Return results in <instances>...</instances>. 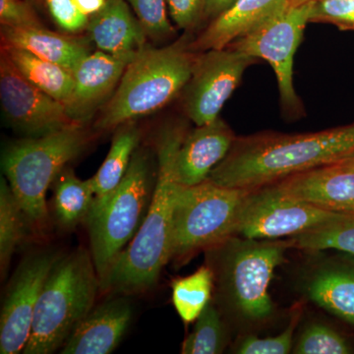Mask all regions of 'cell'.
Listing matches in <instances>:
<instances>
[{"mask_svg": "<svg viewBox=\"0 0 354 354\" xmlns=\"http://www.w3.org/2000/svg\"><path fill=\"white\" fill-rule=\"evenodd\" d=\"M337 215L286 194L277 183L251 189L242 207L236 235L251 239L295 236Z\"/></svg>", "mask_w": 354, "mask_h": 354, "instance_id": "10", "label": "cell"}, {"mask_svg": "<svg viewBox=\"0 0 354 354\" xmlns=\"http://www.w3.org/2000/svg\"><path fill=\"white\" fill-rule=\"evenodd\" d=\"M353 155L354 123L304 134L258 133L235 138L208 179L225 187L255 189Z\"/></svg>", "mask_w": 354, "mask_h": 354, "instance_id": "1", "label": "cell"}, {"mask_svg": "<svg viewBox=\"0 0 354 354\" xmlns=\"http://www.w3.org/2000/svg\"><path fill=\"white\" fill-rule=\"evenodd\" d=\"M335 165H341V167H346V169H354V155L351 156V157L344 158V160L337 162Z\"/></svg>", "mask_w": 354, "mask_h": 354, "instance_id": "38", "label": "cell"}, {"mask_svg": "<svg viewBox=\"0 0 354 354\" xmlns=\"http://www.w3.org/2000/svg\"><path fill=\"white\" fill-rule=\"evenodd\" d=\"M51 17L64 31L80 32L87 28L88 17L77 8L73 0H46Z\"/></svg>", "mask_w": 354, "mask_h": 354, "instance_id": "33", "label": "cell"}, {"mask_svg": "<svg viewBox=\"0 0 354 354\" xmlns=\"http://www.w3.org/2000/svg\"><path fill=\"white\" fill-rule=\"evenodd\" d=\"M236 137L220 118L186 133L176 158L177 180L184 186H194L209 178L220 164Z\"/></svg>", "mask_w": 354, "mask_h": 354, "instance_id": "17", "label": "cell"}, {"mask_svg": "<svg viewBox=\"0 0 354 354\" xmlns=\"http://www.w3.org/2000/svg\"><path fill=\"white\" fill-rule=\"evenodd\" d=\"M53 185V206L58 223L66 230H72L86 221L95 199L91 179L82 180L65 167Z\"/></svg>", "mask_w": 354, "mask_h": 354, "instance_id": "24", "label": "cell"}, {"mask_svg": "<svg viewBox=\"0 0 354 354\" xmlns=\"http://www.w3.org/2000/svg\"><path fill=\"white\" fill-rule=\"evenodd\" d=\"M59 254L43 250L30 254L18 266L0 313V353H23L31 335L35 309L46 278Z\"/></svg>", "mask_w": 354, "mask_h": 354, "instance_id": "13", "label": "cell"}, {"mask_svg": "<svg viewBox=\"0 0 354 354\" xmlns=\"http://www.w3.org/2000/svg\"><path fill=\"white\" fill-rule=\"evenodd\" d=\"M147 37L164 39L174 36V29L167 16V0H127Z\"/></svg>", "mask_w": 354, "mask_h": 354, "instance_id": "30", "label": "cell"}, {"mask_svg": "<svg viewBox=\"0 0 354 354\" xmlns=\"http://www.w3.org/2000/svg\"><path fill=\"white\" fill-rule=\"evenodd\" d=\"M125 297L113 298L91 310L69 335L62 354H109L118 348L132 320Z\"/></svg>", "mask_w": 354, "mask_h": 354, "instance_id": "18", "label": "cell"}, {"mask_svg": "<svg viewBox=\"0 0 354 354\" xmlns=\"http://www.w3.org/2000/svg\"><path fill=\"white\" fill-rule=\"evenodd\" d=\"M91 139L92 135L83 124H76L7 147L2 169L30 223L44 227L48 218V188L66 165L85 151Z\"/></svg>", "mask_w": 354, "mask_h": 354, "instance_id": "6", "label": "cell"}, {"mask_svg": "<svg viewBox=\"0 0 354 354\" xmlns=\"http://www.w3.org/2000/svg\"><path fill=\"white\" fill-rule=\"evenodd\" d=\"M310 22L329 23L339 30H354V0H314Z\"/></svg>", "mask_w": 354, "mask_h": 354, "instance_id": "32", "label": "cell"}, {"mask_svg": "<svg viewBox=\"0 0 354 354\" xmlns=\"http://www.w3.org/2000/svg\"><path fill=\"white\" fill-rule=\"evenodd\" d=\"M214 286L213 272L207 264L190 276L172 281V302L185 325L195 322L211 301Z\"/></svg>", "mask_w": 354, "mask_h": 354, "instance_id": "26", "label": "cell"}, {"mask_svg": "<svg viewBox=\"0 0 354 354\" xmlns=\"http://www.w3.org/2000/svg\"><path fill=\"white\" fill-rule=\"evenodd\" d=\"M151 198L150 162L148 155L137 149L120 185L104 202L92 206L86 220L101 290L114 263L138 232Z\"/></svg>", "mask_w": 354, "mask_h": 354, "instance_id": "7", "label": "cell"}, {"mask_svg": "<svg viewBox=\"0 0 354 354\" xmlns=\"http://www.w3.org/2000/svg\"><path fill=\"white\" fill-rule=\"evenodd\" d=\"M301 316V309L293 314L286 330L276 337L260 339L254 335H247L234 348V353L239 354H286L293 349L295 332Z\"/></svg>", "mask_w": 354, "mask_h": 354, "instance_id": "31", "label": "cell"}, {"mask_svg": "<svg viewBox=\"0 0 354 354\" xmlns=\"http://www.w3.org/2000/svg\"><path fill=\"white\" fill-rule=\"evenodd\" d=\"M86 31L97 50L131 60L147 46V35L125 0H108L91 16Z\"/></svg>", "mask_w": 354, "mask_h": 354, "instance_id": "20", "label": "cell"}, {"mask_svg": "<svg viewBox=\"0 0 354 354\" xmlns=\"http://www.w3.org/2000/svg\"><path fill=\"white\" fill-rule=\"evenodd\" d=\"M130 60L104 51L91 53L73 70L74 86L65 104L72 120L84 124L113 97Z\"/></svg>", "mask_w": 354, "mask_h": 354, "instance_id": "15", "label": "cell"}, {"mask_svg": "<svg viewBox=\"0 0 354 354\" xmlns=\"http://www.w3.org/2000/svg\"><path fill=\"white\" fill-rule=\"evenodd\" d=\"M185 135V128L179 124L169 125L158 134L157 180L150 205L134 239L114 263L102 291L144 292L157 283L171 261L172 216L183 185L177 180L176 158Z\"/></svg>", "mask_w": 354, "mask_h": 354, "instance_id": "2", "label": "cell"}, {"mask_svg": "<svg viewBox=\"0 0 354 354\" xmlns=\"http://www.w3.org/2000/svg\"><path fill=\"white\" fill-rule=\"evenodd\" d=\"M169 14L179 29L191 31L205 19L206 0H167Z\"/></svg>", "mask_w": 354, "mask_h": 354, "instance_id": "34", "label": "cell"}, {"mask_svg": "<svg viewBox=\"0 0 354 354\" xmlns=\"http://www.w3.org/2000/svg\"><path fill=\"white\" fill-rule=\"evenodd\" d=\"M0 100L6 120L28 138L80 124L69 118L62 102L30 83L2 51Z\"/></svg>", "mask_w": 354, "mask_h": 354, "instance_id": "12", "label": "cell"}, {"mask_svg": "<svg viewBox=\"0 0 354 354\" xmlns=\"http://www.w3.org/2000/svg\"><path fill=\"white\" fill-rule=\"evenodd\" d=\"M101 281L92 254L79 247L60 255L43 286L23 353L50 354L62 349L94 306Z\"/></svg>", "mask_w": 354, "mask_h": 354, "instance_id": "5", "label": "cell"}, {"mask_svg": "<svg viewBox=\"0 0 354 354\" xmlns=\"http://www.w3.org/2000/svg\"><path fill=\"white\" fill-rule=\"evenodd\" d=\"M227 339L225 318L211 300L195 321L192 333L184 339L181 353H221L227 346Z\"/></svg>", "mask_w": 354, "mask_h": 354, "instance_id": "28", "label": "cell"}, {"mask_svg": "<svg viewBox=\"0 0 354 354\" xmlns=\"http://www.w3.org/2000/svg\"><path fill=\"white\" fill-rule=\"evenodd\" d=\"M291 1H293V2H305V1H309V0H291Z\"/></svg>", "mask_w": 354, "mask_h": 354, "instance_id": "39", "label": "cell"}, {"mask_svg": "<svg viewBox=\"0 0 354 354\" xmlns=\"http://www.w3.org/2000/svg\"><path fill=\"white\" fill-rule=\"evenodd\" d=\"M339 252L307 263L299 290L317 306L354 325V254Z\"/></svg>", "mask_w": 354, "mask_h": 354, "instance_id": "14", "label": "cell"}, {"mask_svg": "<svg viewBox=\"0 0 354 354\" xmlns=\"http://www.w3.org/2000/svg\"><path fill=\"white\" fill-rule=\"evenodd\" d=\"M295 248L292 239H251L234 235L205 251L223 318L243 329L270 322L276 306L269 293L274 270Z\"/></svg>", "mask_w": 354, "mask_h": 354, "instance_id": "3", "label": "cell"}, {"mask_svg": "<svg viewBox=\"0 0 354 354\" xmlns=\"http://www.w3.org/2000/svg\"><path fill=\"white\" fill-rule=\"evenodd\" d=\"M0 22L6 27H39L38 16L24 0H0Z\"/></svg>", "mask_w": 354, "mask_h": 354, "instance_id": "35", "label": "cell"}, {"mask_svg": "<svg viewBox=\"0 0 354 354\" xmlns=\"http://www.w3.org/2000/svg\"><path fill=\"white\" fill-rule=\"evenodd\" d=\"M140 139L141 131L135 121L116 128L106 160L97 174L90 178L95 192L93 206L104 202L120 185L138 148Z\"/></svg>", "mask_w": 354, "mask_h": 354, "instance_id": "22", "label": "cell"}, {"mask_svg": "<svg viewBox=\"0 0 354 354\" xmlns=\"http://www.w3.org/2000/svg\"><path fill=\"white\" fill-rule=\"evenodd\" d=\"M1 51L30 83L64 106L68 102L74 86L71 71L21 48L1 44Z\"/></svg>", "mask_w": 354, "mask_h": 354, "instance_id": "23", "label": "cell"}, {"mask_svg": "<svg viewBox=\"0 0 354 354\" xmlns=\"http://www.w3.org/2000/svg\"><path fill=\"white\" fill-rule=\"evenodd\" d=\"M297 354H348L353 353L351 344L344 335L323 323L309 324L293 346Z\"/></svg>", "mask_w": 354, "mask_h": 354, "instance_id": "29", "label": "cell"}, {"mask_svg": "<svg viewBox=\"0 0 354 354\" xmlns=\"http://www.w3.org/2000/svg\"><path fill=\"white\" fill-rule=\"evenodd\" d=\"M286 194L317 208L354 215V169L325 165L276 183Z\"/></svg>", "mask_w": 354, "mask_h": 354, "instance_id": "16", "label": "cell"}, {"mask_svg": "<svg viewBox=\"0 0 354 354\" xmlns=\"http://www.w3.org/2000/svg\"><path fill=\"white\" fill-rule=\"evenodd\" d=\"M189 37L164 48L147 46L128 64L113 97L100 111L97 131L157 113L183 92L194 65Z\"/></svg>", "mask_w": 354, "mask_h": 354, "instance_id": "4", "label": "cell"}, {"mask_svg": "<svg viewBox=\"0 0 354 354\" xmlns=\"http://www.w3.org/2000/svg\"><path fill=\"white\" fill-rule=\"evenodd\" d=\"M297 248L304 250H335L354 254V215L337 214L319 227L291 236Z\"/></svg>", "mask_w": 354, "mask_h": 354, "instance_id": "27", "label": "cell"}, {"mask_svg": "<svg viewBox=\"0 0 354 354\" xmlns=\"http://www.w3.org/2000/svg\"><path fill=\"white\" fill-rule=\"evenodd\" d=\"M81 13L90 18L104 8L108 0H73Z\"/></svg>", "mask_w": 354, "mask_h": 354, "instance_id": "37", "label": "cell"}, {"mask_svg": "<svg viewBox=\"0 0 354 354\" xmlns=\"http://www.w3.org/2000/svg\"><path fill=\"white\" fill-rule=\"evenodd\" d=\"M313 1H291L281 12L230 46L269 62L278 80L281 108L288 115L297 116L304 109L293 86V60L310 23Z\"/></svg>", "mask_w": 354, "mask_h": 354, "instance_id": "9", "label": "cell"}, {"mask_svg": "<svg viewBox=\"0 0 354 354\" xmlns=\"http://www.w3.org/2000/svg\"><path fill=\"white\" fill-rule=\"evenodd\" d=\"M255 62V58L232 46L200 53L183 92L186 115L197 127L216 120L241 82L247 67Z\"/></svg>", "mask_w": 354, "mask_h": 354, "instance_id": "11", "label": "cell"}, {"mask_svg": "<svg viewBox=\"0 0 354 354\" xmlns=\"http://www.w3.org/2000/svg\"><path fill=\"white\" fill-rule=\"evenodd\" d=\"M291 0H236L190 43L193 53L227 48L281 12Z\"/></svg>", "mask_w": 354, "mask_h": 354, "instance_id": "19", "label": "cell"}, {"mask_svg": "<svg viewBox=\"0 0 354 354\" xmlns=\"http://www.w3.org/2000/svg\"><path fill=\"white\" fill-rule=\"evenodd\" d=\"M236 0H206L205 19L214 20L221 13L234 6Z\"/></svg>", "mask_w": 354, "mask_h": 354, "instance_id": "36", "label": "cell"}, {"mask_svg": "<svg viewBox=\"0 0 354 354\" xmlns=\"http://www.w3.org/2000/svg\"><path fill=\"white\" fill-rule=\"evenodd\" d=\"M250 191L225 187L209 179L194 186L181 185L172 216L171 260L185 263L236 235Z\"/></svg>", "mask_w": 354, "mask_h": 354, "instance_id": "8", "label": "cell"}, {"mask_svg": "<svg viewBox=\"0 0 354 354\" xmlns=\"http://www.w3.org/2000/svg\"><path fill=\"white\" fill-rule=\"evenodd\" d=\"M90 39L62 35L39 27L1 26V44L29 51L39 58L73 72L91 53Z\"/></svg>", "mask_w": 354, "mask_h": 354, "instance_id": "21", "label": "cell"}, {"mask_svg": "<svg viewBox=\"0 0 354 354\" xmlns=\"http://www.w3.org/2000/svg\"><path fill=\"white\" fill-rule=\"evenodd\" d=\"M28 220L6 178L0 180V271L6 278L14 253L27 236Z\"/></svg>", "mask_w": 354, "mask_h": 354, "instance_id": "25", "label": "cell"}]
</instances>
